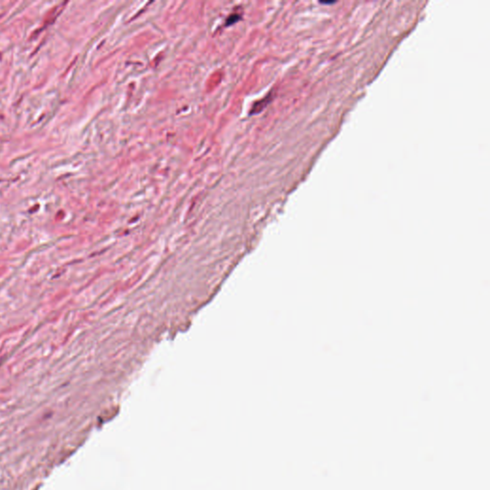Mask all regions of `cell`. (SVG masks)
<instances>
[{"label": "cell", "mask_w": 490, "mask_h": 490, "mask_svg": "<svg viewBox=\"0 0 490 490\" xmlns=\"http://www.w3.org/2000/svg\"><path fill=\"white\" fill-rule=\"evenodd\" d=\"M322 4H327V5H330V4H334L335 2H321Z\"/></svg>", "instance_id": "1"}]
</instances>
